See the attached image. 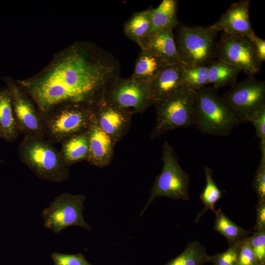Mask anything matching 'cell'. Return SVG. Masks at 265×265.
<instances>
[{"label": "cell", "mask_w": 265, "mask_h": 265, "mask_svg": "<svg viewBox=\"0 0 265 265\" xmlns=\"http://www.w3.org/2000/svg\"><path fill=\"white\" fill-rule=\"evenodd\" d=\"M248 237L244 238L241 242L237 265H257L260 264L257 260Z\"/></svg>", "instance_id": "cell-33"}, {"label": "cell", "mask_w": 265, "mask_h": 265, "mask_svg": "<svg viewBox=\"0 0 265 265\" xmlns=\"http://www.w3.org/2000/svg\"><path fill=\"white\" fill-rule=\"evenodd\" d=\"M51 258L54 265H92L81 253L67 254L54 252Z\"/></svg>", "instance_id": "cell-31"}, {"label": "cell", "mask_w": 265, "mask_h": 265, "mask_svg": "<svg viewBox=\"0 0 265 265\" xmlns=\"http://www.w3.org/2000/svg\"><path fill=\"white\" fill-rule=\"evenodd\" d=\"M248 239L259 263L265 264V229L255 231Z\"/></svg>", "instance_id": "cell-30"}, {"label": "cell", "mask_w": 265, "mask_h": 265, "mask_svg": "<svg viewBox=\"0 0 265 265\" xmlns=\"http://www.w3.org/2000/svg\"><path fill=\"white\" fill-rule=\"evenodd\" d=\"M120 73L119 62L112 54L81 43L68 49L41 77L20 85L43 117L64 106H96Z\"/></svg>", "instance_id": "cell-1"}, {"label": "cell", "mask_w": 265, "mask_h": 265, "mask_svg": "<svg viewBox=\"0 0 265 265\" xmlns=\"http://www.w3.org/2000/svg\"><path fill=\"white\" fill-rule=\"evenodd\" d=\"M241 70L235 66L219 60H214L209 64L208 84H212L215 89L232 86Z\"/></svg>", "instance_id": "cell-22"}, {"label": "cell", "mask_w": 265, "mask_h": 265, "mask_svg": "<svg viewBox=\"0 0 265 265\" xmlns=\"http://www.w3.org/2000/svg\"><path fill=\"white\" fill-rule=\"evenodd\" d=\"M14 115L19 132L25 135L46 138L43 122L27 96L16 84L8 83Z\"/></svg>", "instance_id": "cell-12"}, {"label": "cell", "mask_w": 265, "mask_h": 265, "mask_svg": "<svg viewBox=\"0 0 265 265\" xmlns=\"http://www.w3.org/2000/svg\"><path fill=\"white\" fill-rule=\"evenodd\" d=\"M87 133L89 149L86 161L99 168L109 165L113 157L115 143L100 128L94 119Z\"/></svg>", "instance_id": "cell-15"}, {"label": "cell", "mask_w": 265, "mask_h": 265, "mask_svg": "<svg viewBox=\"0 0 265 265\" xmlns=\"http://www.w3.org/2000/svg\"><path fill=\"white\" fill-rule=\"evenodd\" d=\"M167 65H169L153 53L141 50L131 77L136 79L151 81L164 67Z\"/></svg>", "instance_id": "cell-21"}, {"label": "cell", "mask_w": 265, "mask_h": 265, "mask_svg": "<svg viewBox=\"0 0 265 265\" xmlns=\"http://www.w3.org/2000/svg\"><path fill=\"white\" fill-rule=\"evenodd\" d=\"M255 231L265 229V203H258L256 206Z\"/></svg>", "instance_id": "cell-35"}, {"label": "cell", "mask_w": 265, "mask_h": 265, "mask_svg": "<svg viewBox=\"0 0 265 265\" xmlns=\"http://www.w3.org/2000/svg\"><path fill=\"white\" fill-rule=\"evenodd\" d=\"M209 65H183L182 83L187 88L197 90L208 84Z\"/></svg>", "instance_id": "cell-27"}, {"label": "cell", "mask_w": 265, "mask_h": 265, "mask_svg": "<svg viewBox=\"0 0 265 265\" xmlns=\"http://www.w3.org/2000/svg\"><path fill=\"white\" fill-rule=\"evenodd\" d=\"M154 105L156 119L150 135L151 139L172 130L195 125V90L183 87Z\"/></svg>", "instance_id": "cell-4"}, {"label": "cell", "mask_w": 265, "mask_h": 265, "mask_svg": "<svg viewBox=\"0 0 265 265\" xmlns=\"http://www.w3.org/2000/svg\"><path fill=\"white\" fill-rule=\"evenodd\" d=\"M150 27V9H148L132 14L124 24V34L139 45L148 36Z\"/></svg>", "instance_id": "cell-23"}, {"label": "cell", "mask_w": 265, "mask_h": 265, "mask_svg": "<svg viewBox=\"0 0 265 265\" xmlns=\"http://www.w3.org/2000/svg\"><path fill=\"white\" fill-rule=\"evenodd\" d=\"M151 27L149 34L179 25L177 18V1L163 0L156 8L150 9Z\"/></svg>", "instance_id": "cell-19"}, {"label": "cell", "mask_w": 265, "mask_h": 265, "mask_svg": "<svg viewBox=\"0 0 265 265\" xmlns=\"http://www.w3.org/2000/svg\"><path fill=\"white\" fill-rule=\"evenodd\" d=\"M95 107L64 106L42 117L47 140L53 144L61 143L74 135L87 131L94 120Z\"/></svg>", "instance_id": "cell-7"}, {"label": "cell", "mask_w": 265, "mask_h": 265, "mask_svg": "<svg viewBox=\"0 0 265 265\" xmlns=\"http://www.w3.org/2000/svg\"><path fill=\"white\" fill-rule=\"evenodd\" d=\"M183 63L164 67L150 81V95L154 105L183 87Z\"/></svg>", "instance_id": "cell-17"}, {"label": "cell", "mask_w": 265, "mask_h": 265, "mask_svg": "<svg viewBox=\"0 0 265 265\" xmlns=\"http://www.w3.org/2000/svg\"><path fill=\"white\" fill-rule=\"evenodd\" d=\"M20 160L39 179L61 183L69 179L60 152L45 138L25 135L18 148Z\"/></svg>", "instance_id": "cell-2"}, {"label": "cell", "mask_w": 265, "mask_h": 265, "mask_svg": "<svg viewBox=\"0 0 265 265\" xmlns=\"http://www.w3.org/2000/svg\"><path fill=\"white\" fill-rule=\"evenodd\" d=\"M253 44L259 59L262 63L265 60V40L253 33L247 37Z\"/></svg>", "instance_id": "cell-34"}, {"label": "cell", "mask_w": 265, "mask_h": 265, "mask_svg": "<svg viewBox=\"0 0 265 265\" xmlns=\"http://www.w3.org/2000/svg\"><path fill=\"white\" fill-rule=\"evenodd\" d=\"M239 124L216 89L204 87L196 90L195 126L201 132L227 137Z\"/></svg>", "instance_id": "cell-3"}, {"label": "cell", "mask_w": 265, "mask_h": 265, "mask_svg": "<svg viewBox=\"0 0 265 265\" xmlns=\"http://www.w3.org/2000/svg\"><path fill=\"white\" fill-rule=\"evenodd\" d=\"M173 28H165L148 35L138 45L168 65L182 63L176 47Z\"/></svg>", "instance_id": "cell-16"}, {"label": "cell", "mask_w": 265, "mask_h": 265, "mask_svg": "<svg viewBox=\"0 0 265 265\" xmlns=\"http://www.w3.org/2000/svg\"><path fill=\"white\" fill-rule=\"evenodd\" d=\"M243 239L231 245L224 252L210 256V262L213 265H237L239 248Z\"/></svg>", "instance_id": "cell-29"}, {"label": "cell", "mask_w": 265, "mask_h": 265, "mask_svg": "<svg viewBox=\"0 0 265 265\" xmlns=\"http://www.w3.org/2000/svg\"><path fill=\"white\" fill-rule=\"evenodd\" d=\"M132 110L119 107L102 101L94 109V119L100 128L116 144L130 129Z\"/></svg>", "instance_id": "cell-13"}, {"label": "cell", "mask_w": 265, "mask_h": 265, "mask_svg": "<svg viewBox=\"0 0 265 265\" xmlns=\"http://www.w3.org/2000/svg\"><path fill=\"white\" fill-rule=\"evenodd\" d=\"M61 144L60 154L67 167L86 160L89 149L87 131L74 135Z\"/></svg>", "instance_id": "cell-18"}, {"label": "cell", "mask_w": 265, "mask_h": 265, "mask_svg": "<svg viewBox=\"0 0 265 265\" xmlns=\"http://www.w3.org/2000/svg\"><path fill=\"white\" fill-rule=\"evenodd\" d=\"M222 98L240 123L248 122L254 113L265 107V82L248 77L236 81Z\"/></svg>", "instance_id": "cell-9"}, {"label": "cell", "mask_w": 265, "mask_h": 265, "mask_svg": "<svg viewBox=\"0 0 265 265\" xmlns=\"http://www.w3.org/2000/svg\"><path fill=\"white\" fill-rule=\"evenodd\" d=\"M215 213L213 229L225 237L230 245L248 237L250 232L232 221L225 215L221 209H218Z\"/></svg>", "instance_id": "cell-24"}, {"label": "cell", "mask_w": 265, "mask_h": 265, "mask_svg": "<svg viewBox=\"0 0 265 265\" xmlns=\"http://www.w3.org/2000/svg\"><path fill=\"white\" fill-rule=\"evenodd\" d=\"M250 0H241L233 3L212 25L218 32L234 36H245L254 33L249 17Z\"/></svg>", "instance_id": "cell-14"}, {"label": "cell", "mask_w": 265, "mask_h": 265, "mask_svg": "<svg viewBox=\"0 0 265 265\" xmlns=\"http://www.w3.org/2000/svg\"><path fill=\"white\" fill-rule=\"evenodd\" d=\"M210 261V256L206 253L205 247L195 241L188 243L180 255L165 265H203Z\"/></svg>", "instance_id": "cell-25"}, {"label": "cell", "mask_w": 265, "mask_h": 265, "mask_svg": "<svg viewBox=\"0 0 265 265\" xmlns=\"http://www.w3.org/2000/svg\"><path fill=\"white\" fill-rule=\"evenodd\" d=\"M163 167L156 177L150 197L140 215L157 198L163 196L173 200H188L189 198V176L180 165L174 148L165 140L162 146Z\"/></svg>", "instance_id": "cell-6"}, {"label": "cell", "mask_w": 265, "mask_h": 265, "mask_svg": "<svg viewBox=\"0 0 265 265\" xmlns=\"http://www.w3.org/2000/svg\"><path fill=\"white\" fill-rule=\"evenodd\" d=\"M0 130L6 141L15 140L19 135L12 105L10 92L8 89L0 91Z\"/></svg>", "instance_id": "cell-20"}, {"label": "cell", "mask_w": 265, "mask_h": 265, "mask_svg": "<svg viewBox=\"0 0 265 265\" xmlns=\"http://www.w3.org/2000/svg\"><path fill=\"white\" fill-rule=\"evenodd\" d=\"M86 197L82 194L63 193L55 197L42 212L44 225L55 234L71 226H79L87 230L90 225L83 217Z\"/></svg>", "instance_id": "cell-8"}, {"label": "cell", "mask_w": 265, "mask_h": 265, "mask_svg": "<svg viewBox=\"0 0 265 265\" xmlns=\"http://www.w3.org/2000/svg\"><path fill=\"white\" fill-rule=\"evenodd\" d=\"M256 131V135L260 139L259 148L265 147V107L254 113L249 118Z\"/></svg>", "instance_id": "cell-32"}, {"label": "cell", "mask_w": 265, "mask_h": 265, "mask_svg": "<svg viewBox=\"0 0 265 265\" xmlns=\"http://www.w3.org/2000/svg\"><path fill=\"white\" fill-rule=\"evenodd\" d=\"M216 58L237 67L248 77L258 74L262 64L253 44L247 37L223 32L217 43Z\"/></svg>", "instance_id": "cell-11"}, {"label": "cell", "mask_w": 265, "mask_h": 265, "mask_svg": "<svg viewBox=\"0 0 265 265\" xmlns=\"http://www.w3.org/2000/svg\"><path fill=\"white\" fill-rule=\"evenodd\" d=\"M257 265H265V264H259Z\"/></svg>", "instance_id": "cell-37"}, {"label": "cell", "mask_w": 265, "mask_h": 265, "mask_svg": "<svg viewBox=\"0 0 265 265\" xmlns=\"http://www.w3.org/2000/svg\"><path fill=\"white\" fill-rule=\"evenodd\" d=\"M2 138V134H1V131L0 130V138Z\"/></svg>", "instance_id": "cell-36"}, {"label": "cell", "mask_w": 265, "mask_h": 265, "mask_svg": "<svg viewBox=\"0 0 265 265\" xmlns=\"http://www.w3.org/2000/svg\"><path fill=\"white\" fill-rule=\"evenodd\" d=\"M261 157L255 174L252 186L258 198V203H265V148H261Z\"/></svg>", "instance_id": "cell-28"}, {"label": "cell", "mask_w": 265, "mask_h": 265, "mask_svg": "<svg viewBox=\"0 0 265 265\" xmlns=\"http://www.w3.org/2000/svg\"><path fill=\"white\" fill-rule=\"evenodd\" d=\"M218 32L211 26H180L175 43L182 63L206 65L215 60Z\"/></svg>", "instance_id": "cell-5"}, {"label": "cell", "mask_w": 265, "mask_h": 265, "mask_svg": "<svg viewBox=\"0 0 265 265\" xmlns=\"http://www.w3.org/2000/svg\"><path fill=\"white\" fill-rule=\"evenodd\" d=\"M204 173L206 185L200 197L205 207L198 214L195 222H197L207 210H210L215 212L216 211L214 209L215 205L221 197L222 192L213 179V170L209 166L205 165Z\"/></svg>", "instance_id": "cell-26"}, {"label": "cell", "mask_w": 265, "mask_h": 265, "mask_svg": "<svg viewBox=\"0 0 265 265\" xmlns=\"http://www.w3.org/2000/svg\"><path fill=\"white\" fill-rule=\"evenodd\" d=\"M150 85V81L119 77L107 88L102 101L142 114L154 105Z\"/></svg>", "instance_id": "cell-10"}]
</instances>
